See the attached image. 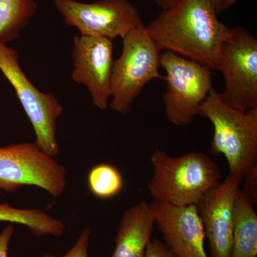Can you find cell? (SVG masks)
I'll list each match as a JSON object with an SVG mask.
<instances>
[{"instance_id": "16", "label": "cell", "mask_w": 257, "mask_h": 257, "mask_svg": "<svg viewBox=\"0 0 257 257\" xmlns=\"http://www.w3.org/2000/svg\"><path fill=\"white\" fill-rule=\"evenodd\" d=\"M37 10L36 0H0V41L18 39Z\"/></svg>"}, {"instance_id": "14", "label": "cell", "mask_w": 257, "mask_h": 257, "mask_svg": "<svg viewBox=\"0 0 257 257\" xmlns=\"http://www.w3.org/2000/svg\"><path fill=\"white\" fill-rule=\"evenodd\" d=\"M255 203L239 189L234 208L230 257H257V214Z\"/></svg>"}, {"instance_id": "8", "label": "cell", "mask_w": 257, "mask_h": 257, "mask_svg": "<svg viewBox=\"0 0 257 257\" xmlns=\"http://www.w3.org/2000/svg\"><path fill=\"white\" fill-rule=\"evenodd\" d=\"M221 73L224 88L219 92L226 105L242 111L257 108V40L243 27L230 28L221 45Z\"/></svg>"}, {"instance_id": "23", "label": "cell", "mask_w": 257, "mask_h": 257, "mask_svg": "<svg viewBox=\"0 0 257 257\" xmlns=\"http://www.w3.org/2000/svg\"><path fill=\"white\" fill-rule=\"evenodd\" d=\"M215 5L216 10H217L218 13H220V10L221 5H222L223 0H211Z\"/></svg>"}, {"instance_id": "4", "label": "cell", "mask_w": 257, "mask_h": 257, "mask_svg": "<svg viewBox=\"0 0 257 257\" xmlns=\"http://www.w3.org/2000/svg\"><path fill=\"white\" fill-rule=\"evenodd\" d=\"M122 40V52L113 65L109 106L126 115L147 84L154 79H163L164 76L159 72L161 51L145 25L130 32Z\"/></svg>"}, {"instance_id": "15", "label": "cell", "mask_w": 257, "mask_h": 257, "mask_svg": "<svg viewBox=\"0 0 257 257\" xmlns=\"http://www.w3.org/2000/svg\"><path fill=\"white\" fill-rule=\"evenodd\" d=\"M0 222L23 225L37 236L59 238L63 235L65 230L63 221L55 219L45 211L17 209L8 203L0 204Z\"/></svg>"}, {"instance_id": "6", "label": "cell", "mask_w": 257, "mask_h": 257, "mask_svg": "<svg viewBox=\"0 0 257 257\" xmlns=\"http://www.w3.org/2000/svg\"><path fill=\"white\" fill-rule=\"evenodd\" d=\"M0 72L14 89L35 135V143L47 155H60L57 122L63 106L55 95L37 89L20 67L19 54L0 41Z\"/></svg>"}, {"instance_id": "12", "label": "cell", "mask_w": 257, "mask_h": 257, "mask_svg": "<svg viewBox=\"0 0 257 257\" xmlns=\"http://www.w3.org/2000/svg\"><path fill=\"white\" fill-rule=\"evenodd\" d=\"M155 224L174 257H210L205 248V233L197 207H177L152 201Z\"/></svg>"}, {"instance_id": "19", "label": "cell", "mask_w": 257, "mask_h": 257, "mask_svg": "<svg viewBox=\"0 0 257 257\" xmlns=\"http://www.w3.org/2000/svg\"><path fill=\"white\" fill-rule=\"evenodd\" d=\"M144 257H174L165 243L156 239L151 240Z\"/></svg>"}, {"instance_id": "7", "label": "cell", "mask_w": 257, "mask_h": 257, "mask_svg": "<svg viewBox=\"0 0 257 257\" xmlns=\"http://www.w3.org/2000/svg\"><path fill=\"white\" fill-rule=\"evenodd\" d=\"M67 183L65 167L36 143L0 147V191L13 192L24 186H35L58 198Z\"/></svg>"}, {"instance_id": "10", "label": "cell", "mask_w": 257, "mask_h": 257, "mask_svg": "<svg viewBox=\"0 0 257 257\" xmlns=\"http://www.w3.org/2000/svg\"><path fill=\"white\" fill-rule=\"evenodd\" d=\"M73 42L72 79L85 86L93 104L104 110L111 99L114 44L108 39L84 35L74 37Z\"/></svg>"}, {"instance_id": "20", "label": "cell", "mask_w": 257, "mask_h": 257, "mask_svg": "<svg viewBox=\"0 0 257 257\" xmlns=\"http://www.w3.org/2000/svg\"><path fill=\"white\" fill-rule=\"evenodd\" d=\"M14 230L13 225L10 224L0 233V257H8L9 243L14 234Z\"/></svg>"}, {"instance_id": "2", "label": "cell", "mask_w": 257, "mask_h": 257, "mask_svg": "<svg viewBox=\"0 0 257 257\" xmlns=\"http://www.w3.org/2000/svg\"><path fill=\"white\" fill-rule=\"evenodd\" d=\"M198 115L214 128L210 152L227 161L229 175L242 181L257 177V108L242 111L226 105L213 88Z\"/></svg>"}, {"instance_id": "5", "label": "cell", "mask_w": 257, "mask_h": 257, "mask_svg": "<svg viewBox=\"0 0 257 257\" xmlns=\"http://www.w3.org/2000/svg\"><path fill=\"white\" fill-rule=\"evenodd\" d=\"M160 65L166 73V117L174 126H188L213 89V71L169 51L160 54Z\"/></svg>"}, {"instance_id": "3", "label": "cell", "mask_w": 257, "mask_h": 257, "mask_svg": "<svg viewBox=\"0 0 257 257\" xmlns=\"http://www.w3.org/2000/svg\"><path fill=\"white\" fill-rule=\"evenodd\" d=\"M150 162L153 175L148 190L153 201L177 207L197 206L214 186L221 174L215 162L199 152L172 157L156 149Z\"/></svg>"}, {"instance_id": "21", "label": "cell", "mask_w": 257, "mask_h": 257, "mask_svg": "<svg viewBox=\"0 0 257 257\" xmlns=\"http://www.w3.org/2000/svg\"><path fill=\"white\" fill-rule=\"evenodd\" d=\"M238 0H223L222 5H221L220 13L222 11L230 9L231 7L234 6Z\"/></svg>"}, {"instance_id": "18", "label": "cell", "mask_w": 257, "mask_h": 257, "mask_svg": "<svg viewBox=\"0 0 257 257\" xmlns=\"http://www.w3.org/2000/svg\"><path fill=\"white\" fill-rule=\"evenodd\" d=\"M91 229L89 228H86L83 230L81 234L79 235L78 239L76 241L75 243L72 248L62 257H89L88 249H89V239H90ZM41 257H57L55 255L45 253Z\"/></svg>"}, {"instance_id": "11", "label": "cell", "mask_w": 257, "mask_h": 257, "mask_svg": "<svg viewBox=\"0 0 257 257\" xmlns=\"http://www.w3.org/2000/svg\"><path fill=\"white\" fill-rule=\"evenodd\" d=\"M241 181L228 175L196 206L209 243L210 257H230L234 208Z\"/></svg>"}, {"instance_id": "13", "label": "cell", "mask_w": 257, "mask_h": 257, "mask_svg": "<svg viewBox=\"0 0 257 257\" xmlns=\"http://www.w3.org/2000/svg\"><path fill=\"white\" fill-rule=\"evenodd\" d=\"M155 220L150 204L139 202L124 211L111 257H144Z\"/></svg>"}, {"instance_id": "22", "label": "cell", "mask_w": 257, "mask_h": 257, "mask_svg": "<svg viewBox=\"0 0 257 257\" xmlns=\"http://www.w3.org/2000/svg\"><path fill=\"white\" fill-rule=\"evenodd\" d=\"M155 1L162 10H165L172 5L174 0H155Z\"/></svg>"}, {"instance_id": "1", "label": "cell", "mask_w": 257, "mask_h": 257, "mask_svg": "<svg viewBox=\"0 0 257 257\" xmlns=\"http://www.w3.org/2000/svg\"><path fill=\"white\" fill-rule=\"evenodd\" d=\"M218 14L211 0H174L146 28L160 51L220 72L221 45L231 28L219 20Z\"/></svg>"}, {"instance_id": "17", "label": "cell", "mask_w": 257, "mask_h": 257, "mask_svg": "<svg viewBox=\"0 0 257 257\" xmlns=\"http://www.w3.org/2000/svg\"><path fill=\"white\" fill-rule=\"evenodd\" d=\"M87 183L93 195L101 199L116 197L124 187V178L114 165L101 163L94 166L87 176Z\"/></svg>"}, {"instance_id": "9", "label": "cell", "mask_w": 257, "mask_h": 257, "mask_svg": "<svg viewBox=\"0 0 257 257\" xmlns=\"http://www.w3.org/2000/svg\"><path fill=\"white\" fill-rule=\"evenodd\" d=\"M64 23L80 35L102 37L111 41L124 38L143 25L141 15L128 0H98L85 3L76 0H53Z\"/></svg>"}]
</instances>
